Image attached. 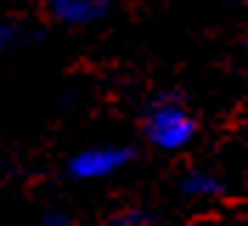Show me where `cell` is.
Instances as JSON below:
<instances>
[{
    "mask_svg": "<svg viewBox=\"0 0 248 226\" xmlns=\"http://www.w3.org/2000/svg\"><path fill=\"white\" fill-rule=\"evenodd\" d=\"M195 133H198V122L175 93H164L147 107L144 136L158 150H184L195 139Z\"/></svg>",
    "mask_w": 248,
    "mask_h": 226,
    "instance_id": "cell-1",
    "label": "cell"
},
{
    "mask_svg": "<svg viewBox=\"0 0 248 226\" xmlns=\"http://www.w3.org/2000/svg\"><path fill=\"white\" fill-rule=\"evenodd\" d=\"M130 158H133L130 147H91L71 158L68 173L74 178H105L119 173Z\"/></svg>",
    "mask_w": 248,
    "mask_h": 226,
    "instance_id": "cell-2",
    "label": "cell"
},
{
    "mask_svg": "<svg viewBox=\"0 0 248 226\" xmlns=\"http://www.w3.org/2000/svg\"><path fill=\"white\" fill-rule=\"evenodd\" d=\"M113 0H51V15L65 26H91L110 12Z\"/></svg>",
    "mask_w": 248,
    "mask_h": 226,
    "instance_id": "cell-3",
    "label": "cell"
},
{
    "mask_svg": "<svg viewBox=\"0 0 248 226\" xmlns=\"http://www.w3.org/2000/svg\"><path fill=\"white\" fill-rule=\"evenodd\" d=\"M181 190H184L189 198H217V195H223V184H220L212 173H203V170L186 173Z\"/></svg>",
    "mask_w": 248,
    "mask_h": 226,
    "instance_id": "cell-4",
    "label": "cell"
},
{
    "mask_svg": "<svg viewBox=\"0 0 248 226\" xmlns=\"http://www.w3.org/2000/svg\"><path fill=\"white\" fill-rule=\"evenodd\" d=\"M108 226H161V221L144 209H124L110 218Z\"/></svg>",
    "mask_w": 248,
    "mask_h": 226,
    "instance_id": "cell-5",
    "label": "cell"
},
{
    "mask_svg": "<svg viewBox=\"0 0 248 226\" xmlns=\"http://www.w3.org/2000/svg\"><path fill=\"white\" fill-rule=\"evenodd\" d=\"M17 26L15 23H9V20H0V51H6V48H12L17 40Z\"/></svg>",
    "mask_w": 248,
    "mask_h": 226,
    "instance_id": "cell-6",
    "label": "cell"
}]
</instances>
